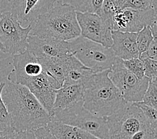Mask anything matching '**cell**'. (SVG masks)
Instances as JSON below:
<instances>
[{"mask_svg":"<svg viewBox=\"0 0 157 139\" xmlns=\"http://www.w3.org/2000/svg\"><path fill=\"white\" fill-rule=\"evenodd\" d=\"M15 139H37L33 131H22L16 133Z\"/></svg>","mask_w":157,"mask_h":139,"instance_id":"cell-32","label":"cell"},{"mask_svg":"<svg viewBox=\"0 0 157 139\" xmlns=\"http://www.w3.org/2000/svg\"><path fill=\"white\" fill-rule=\"evenodd\" d=\"M110 70L94 73L84 84L83 106L91 113L106 118L127 103L108 77Z\"/></svg>","mask_w":157,"mask_h":139,"instance_id":"cell-2","label":"cell"},{"mask_svg":"<svg viewBox=\"0 0 157 139\" xmlns=\"http://www.w3.org/2000/svg\"><path fill=\"white\" fill-rule=\"evenodd\" d=\"M139 59L149 58L156 60H157V42L156 39H153L148 49L143 54L138 56Z\"/></svg>","mask_w":157,"mask_h":139,"instance_id":"cell-29","label":"cell"},{"mask_svg":"<svg viewBox=\"0 0 157 139\" xmlns=\"http://www.w3.org/2000/svg\"><path fill=\"white\" fill-rule=\"evenodd\" d=\"M130 139H157V129L151 126L138 131Z\"/></svg>","mask_w":157,"mask_h":139,"instance_id":"cell-28","label":"cell"},{"mask_svg":"<svg viewBox=\"0 0 157 139\" xmlns=\"http://www.w3.org/2000/svg\"><path fill=\"white\" fill-rule=\"evenodd\" d=\"M13 69L7 76V81L17 84H21L25 80L44 72L38 58L28 50L13 56Z\"/></svg>","mask_w":157,"mask_h":139,"instance_id":"cell-12","label":"cell"},{"mask_svg":"<svg viewBox=\"0 0 157 139\" xmlns=\"http://www.w3.org/2000/svg\"><path fill=\"white\" fill-rule=\"evenodd\" d=\"M21 23L12 12H0V52L13 56L27 50L32 24L24 28Z\"/></svg>","mask_w":157,"mask_h":139,"instance_id":"cell-7","label":"cell"},{"mask_svg":"<svg viewBox=\"0 0 157 139\" xmlns=\"http://www.w3.org/2000/svg\"><path fill=\"white\" fill-rule=\"evenodd\" d=\"M21 85L32 93L50 116L53 114L56 91L61 88L53 78L44 71L38 76L25 80Z\"/></svg>","mask_w":157,"mask_h":139,"instance_id":"cell-11","label":"cell"},{"mask_svg":"<svg viewBox=\"0 0 157 139\" xmlns=\"http://www.w3.org/2000/svg\"><path fill=\"white\" fill-rule=\"evenodd\" d=\"M37 139H57L46 127L40 128L33 131Z\"/></svg>","mask_w":157,"mask_h":139,"instance_id":"cell-30","label":"cell"},{"mask_svg":"<svg viewBox=\"0 0 157 139\" xmlns=\"http://www.w3.org/2000/svg\"><path fill=\"white\" fill-rule=\"evenodd\" d=\"M84 85L64 86L56 91L54 110H63L83 101Z\"/></svg>","mask_w":157,"mask_h":139,"instance_id":"cell-16","label":"cell"},{"mask_svg":"<svg viewBox=\"0 0 157 139\" xmlns=\"http://www.w3.org/2000/svg\"><path fill=\"white\" fill-rule=\"evenodd\" d=\"M143 112L148 123L152 128L157 129V111L156 109L152 108L143 102H137L133 103Z\"/></svg>","mask_w":157,"mask_h":139,"instance_id":"cell-25","label":"cell"},{"mask_svg":"<svg viewBox=\"0 0 157 139\" xmlns=\"http://www.w3.org/2000/svg\"><path fill=\"white\" fill-rule=\"evenodd\" d=\"M16 131L13 128L0 129V139H15Z\"/></svg>","mask_w":157,"mask_h":139,"instance_id":"cell-31","label":"cell"},{"mask_svg":"<svg viewBox=\"0 0 157 139\" xmlns=\"http://www.w3.org/2000/svg\"><path fill=\"white\" fill-rule=\"evenodd\" d=\"M12 12L19 20L29 22L35 21L42 15L48 12L54 6L57 0H7Z\"/></svg>","mask_w":157,"mask_h":139,"instance_id":"cell-14","label":"cell"},{"mask_svg":"<svg viewBox=\"0 0 157 139\" xmlns=\"http://www.w3.org/2000/svg\"><path fill=\"white\" fill-rule=\"evenodd\" d=\"M117 9L113 5L111 0H104L101 7L99 16L108 25L112 30L113 29V18Z\"/></svg>","mask_w":157,"mask_h":139,"instance_id":"cell-21","label":"cell"},{"mask_svg":"<svg viewBox=\"0 0 157 139\" xmlns=\"http://www.w3.org/2000/svg\"><path fill=\"white\" fill-rule=\"evenodd\" d=\"M126 0H111V2H113V5L117 10H121L123 5L124 4Z\"/></svg>","mask_w":157,"mask_h":139,"instance_id":"cell-33","label":"cell"},{"mask_svg":"<svg viewBox=\"0 0 157 139\" xmlns=\"http://www.w3.org/2000/svg\"><path fill=\"white\" fill-rule=\"evenodd\" d=\"M143 64L144 76L148 79H154L157 77V62L149 58L140 59Z\"/></svg>","mask_w":157,"mask_h":139,"instance_id":"cell-27","label":"cell"},{"mask_svg":"<svg viewBox=\"0 0 157 139\" xmlns=\"http://www.w3.org/2000/svg\"><path fill=\"white\" fill-rule=\"evenodd\" d=\"M108 77L126 102L134 103L143 101L149 79L146 76L141 79L138 78L126 68L121 59L116 58Z\"/></svg>","mask_w":157,"mask_h":139,"instance_id":"cell-8","label":"cell"},{"mask_svg":"<svg viewBox=\"0 0 157 139\" xmlns=\"http://www.w3.org/2000/svg\"><path fill=\"white\" fill-rule=\"evenodd\" d=\"M2 96L16 133L46 127L51 121L48 112L24 86L7 81Z\"/></svg>","mask_w":157,"mask_h":139,"instance_id":"cell-1","label":"cell"},{"mask_svg":"<svg viewBox=\"0 0 157 139\" xmlns=\"http://www.w3.org/2000/svg\"><path fill=\"white\" fill-rule=\"evenodd\" d=\"M27 50L38 58H57L71 53L68 42L30 34L28 38Z\"/></svg>","mask_w":157,"mask_h":139,"instance_id":"cell-13","label":"cell"},{"mask_svg":"<svg viewBox=\"0 0 157 139\" xmlns=\"http://www.w3.org/2000/svg\"><path fill=\"white\" fill-rule=\"evenodd\" d=\"M51 120L78 127L99 139H109L106 118L91 113L83 106V101L63 110H54Z\"/></svg>","mask_w":157,"mask_h":139,"instance_id":"cell-4","label":"cell"},{"mask_svg":"<svg viewBox=\"0 0 157 139\" xmlns=\"http://www.w3.org/2000/svg\"><path fill=\"white\" fill-rule=\"evenodd\" d=\"M47 128L57 139H99L79 128L52 120Z\"/></svg>","mask_w":157,"mask_h":139,"instance_id":"cell-17","label":"cell"},{"mask_svg":"<svg viewBox=\"0 0 157 139\" xmlns=\"http://www.w3.org/2000/svg\"><path fill=\"white\" fill-rule=\"evenodd\" d=\"M71 53L82 64L94 73L110 70L116 57L111 48H107L81 36L68 41Z\"/></svg>","mask_w":157,"mask_h":139,"instance_id":"cell-5","label":"cell"},{"mask_svg":"<svg viewBox=\"0 0 157 139\" xmlns=\"http://www.w3.org/2000/svg\"><path fill=\"white\" fill-rule=\"evenodd\" d=\"M153 39L156 38L152 36L150 26H146L138 33L136 37V45L139 56L147 50Z\"/></svg>","mask_w":157,"mask_h":139,"instance_id":"cell-20","label":"cell"},{"mask_svg":"<svg viewBox=\"0 0 157 139\" xmlns=\"http://www.w3.org/2000/svg\"><path fill=\"white\" fill-rule=\"evenodd\" d=\"M157 12L153 8L143 11L117 10L113 18V29L138 33L146 26L157 25Z\"/></svg>","mask_w":157,"mask_h":139,"instance_id":"cell-9","label":"cell"},{"mask_svg":"<svg viewBox=\"0 0 157 139\" xmlns=\"http://www.w3.org/2000/svg\"><path fill=\"white\" fill-rule=\"evenodd\" d=\"M6 83H0V129H6L9 128H13L12 121L10 116L7 112V108L2 99V91Z\"/></svg>","mask_w":157,"mask_h":139,"instance_id":"cell-24","label":"cell"},{"mask_svg":"<svg viewBox=\"0 0 157 139\" xmlns=\"http://www.w3.org/2000/svg\"><path fill=\"white\" fill-rule=\"evenodd\" d=\"M156 2L155 0H126L121 10L143 11L153 8L156 11Z\"/></svg>","mask_w":157,"mask_h":139,"instance_id":"cell-23","label":"cell"},{"mask_svg":"<svg viewBox=\"0 0 157 139\" xmlns=\"http://www.w3.org/2000/svg\"><path fill=\"white\" fill-rule=\"evenodd\" d=\"M80 36L110 48L113 44L112 29L98 15L76 12Z\"/></svg>","mask_w":157,"mask_h":139,"instance_id":"cell-10","label":"cell"},{"mask_svg":"<svg viewBox=\"0 0 157 139\" xmlns=\"http://www.w3.org/2000/svg\"><path fill=\"white\" fill-rule=\"evenodd\" d=\"M0 1H1V0H0Z\"/></svg>","mask_w":157,"mask_h":139,"instance_id":"cell-34","label":"cell"},{"mask_svg":"<svg viewBox=\"0 0 157 139\" xmlns=\"http://www.w3.org/2000/svg\"><path fill=\"white\" fill-rule=\"evenodd\" d=\"M62 4L72 6L76 12L100 15L104 0H57Z\"/></svg>","mask_w":157,"mask_h":139,"instance_id":"cell-19","label":"cell"},{"mask_svg":"<svg viewBox=\"0 0 157 139\" xmlns=\"http://www.w3.org/2000/svg\"><path fill=\"white\" fill-rule=\"evenodd\" d=\"M30 35L68 41L80 36L76 12L72 6L58 3L48 12L30 23Z\"/></svg>","mask_w":157,"mask_h":139,"instance_id":"cell-3","label":"cell"},{"mask_svg":"<svg viewBox=\"0 0 157 139\" xmlns=\"http://www.w3.org/2000/svg\"><path fill=\"white\" fill-rule=\"evenodd\" d=\"M122 61L123 65L126 68L138 78L141 79L145 77L144 74L143 64L139 58H132L127 60H122Z\"/></svg>","mask_w":157,"mask_h":139,"instance_id":"cell-26","label":"cell"},{"mask_svg":"<svg viewBox=\"0 0 157 139\" xmlns=\"http://www.w3.org/2000/svg\"><path fill=\"white\" fill-rule=\"evenodd\" d=\"M106 119L109 139H130L138 131L151 126L140 109L130 102Z\"/></svg>","mask_w":157,"mask_h":139,"instance_id":"cell-6","label":"cell"},{"mask_svg":"<svg viewBox=\"0 0 157 139\" xmlns=\"http://www.w3.org/2000/svg\"><path fill=\"white\" fill-rule=\"evenodd\" d=\"M94 72L86 67L76 58L67 70L62 86L70 85H84Z\"/></svg>","mask_w":157,"mask_h":139,"instance_id":"cell-18","label":"cell"},{"mask_svg":"<svg viewBox=\"0 0 157 139\" xmlns=\"http://www.w3.org/2000/svg\"><path fill=\"white\" fill-rule=\"evenodd\" d=\"M137 34L138 33L112 30L113 44L110 48L116 58L122 60L138 58Z\"/></svg>","mask_w":157,"mask_h":139,"instance_id":"cell-15","label":"cell"},{"mask_svg":"<svg viewBox=\"0 0 157 139\" xmlns=\"http://www.w3.org/2000/svg\"><path fill=\"white\" fill-rule=\"evenodd\" d=\"M144 104L152 108H157V78L149 79L147 91L143 96V101Z\"/></svg>","mask_w":157,"mask_h":139,"instance_id":"cell-22","label":"cell"}]
</instances>
